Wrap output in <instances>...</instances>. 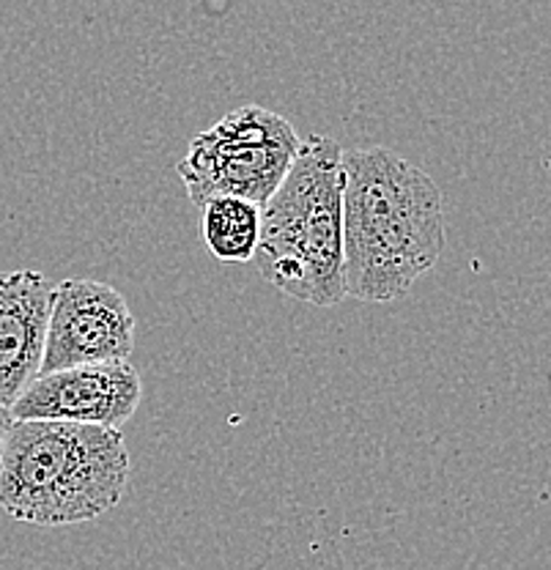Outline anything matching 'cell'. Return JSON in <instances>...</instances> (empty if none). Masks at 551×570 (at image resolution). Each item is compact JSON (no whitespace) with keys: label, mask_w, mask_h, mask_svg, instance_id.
<instances>
[{"label":"cell","mask_w":551,"mask_h":570,"mask_svg":"<svg viewBox=\"0 0 551 570\" xmlns=\"http://www.w3.org/2000/svg\"><path fill=\"white\" fill-rule=\"evenodd\" d=\"M444 200L436 181L384 146L343 151V291L395 302L440 264Z\"/></svg>","instance_id":"cell-1"},{"label":"cell","mask_w":551,"mask_h":570,"mask_svg":"<svg viewBox=\"0 0 551 570\" xmlns=\"http://www.w3.org/2000/svg\"><path fill=\"white\" fill-rule=\"evenodd\" d=\"M121 431L11 420L0 448V510L33 527H75L118 508L129 485Z\"/></svg>","instance_id":"cell-2"},{"label":"cell","mask_w":551,"mask_h":570,"mask_svg":"<svg viewBox=\"0 0 551 570\" xmlns=\"http://www.w3.org/2000/svg\"><path fill=\"white\" fill-rule=\"evenodd\" d=\"M258 272L281 294L335 307L343 291V148L324 135L302 140L292 170L260 206Z\"/></svg>","instance_id":"cell-3"},{"label":"cell","mask_w":551,"mask_h":570,"mask_svg":"<svg viewBox=\"0 0 551 570\" xmlns=\"http://www.w3.org/2000/svg\"><path fill=\"white\" fill-rule=\"evenodd\" d=\"M302 138L281 112L245 105L189 140L176 170L189 200L204 209L211 198H245L264 206L292 170Z\"/></svg>","instance_id":"cell-4"},{"label":"cell","mask_w":551,"mask_h":570,"mask_svg":"<svg viewBox=\"0 0 551 570\" xmlns=\"http://www.w3.org/2000/svg\"><path fill=\"white\" fill-rule=\"evenodd\" d=\"M135 352V316L121 291L72 277L52 288L39 373L124 362Z\"/></svg>","instance_id":"cell-5"},{"label":"cell","mask_w":551,"mask_h":570,"mask_svg":"<svg viewBox=\"0 0 551 570\" xmlns=\"http://www.w3.org/2000/svg\"><path fill=\"white\" fill-rule=\"evenodd\" d=\"M144 401V376L129 360L39 373L11 406L14 420H61L121 431Z\"/></svg>","instance_id":"cell-6"},{"label":"cell","mask_w":551,"mask_h":570,"mask_svg":"<svg viewBox=\"0 0 551 570\" xmlns=\"http://www.w3.org/2000/svg\"><path fill=\"white\" fill-rule=\"evenodd\" d=\"M52 288L37 269L0 272V406L9 412L39 376Z\"/></svg>","instance_id":"cell-7"},{"label":"cell","mask_w":551,"mask_h":570,"mask_svg":"<svg viewBox=\"0 0 551 570\" xmlns=\"http://www.w3.org/2000/svg\"><path fill=\"white\" fill-rule=\"evenodd\" d=\"M260 239V206L245 198H211L204 206V242L220 264H250Z\"/></svg>","instance_id":"cell-8"},{"label":"cell","mask_w":551,"mask_h":570,"mask_svg":"<svg viewBox=\"0 0 551 570\" xmlns=\"http://www.w3.org/2000/svg\"><path fill=\"white\" fill-rule=\"evenodd\" d=\"M11 420H14V417H11L9 409L0 406V448H3V439H6V431H9Z\"/></svg>","instance_id":"cell-9"}]
</instances>
